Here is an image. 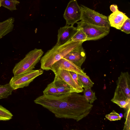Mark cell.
I'll return each instance as SVG.
<instances>
[{
    "label": "cell",
    "instance_id": "cell-1",
    "mask_svg": "<svg viewBox=\"0 0 130 130\" xmlns=\"http://www.w3.org/2000/svg\"><path fill=\"white\" fill-rule=\"evenodd\" d=\"M34 102L48 110L57 118L73 119L77 121L87 116L93 107L83 95L75 92L58 96L43 95Z\"/></svg>",
    "mask_w": 130,
    "mask_h": 130
},
{
    "label": "cell",
    "instance_id": "cell-2",
    "mask_svg": "<svg viewBox=\"0 0 130 130\" xmlns=\"http://www.w3.org/2000/svg\"><path fill=\"white\" fill-rule=\"evenodd\" d=\"M82 42L70 41L60 46L55 45L48 51L40 60L41 68L43 70H51L52 65L55 62L63 58L70 52L79 45Z\"/></svg>",
    "mask_w": 130,
    "mask_h": 130
},
{
    "label": "cell",
    "instance_id": "cell-3",
    "mask_svg": "<svg viewBox=\"0 0 130 130\" xmlns=\"http://www.w3.org/2000/svg\"><path fill=\"white\" fill-rule=\"evenodd\" d=\"M117 84L111 101L121 108H126L130 104V77L128 72L121 73Z\"/></svg>",
    "mask_w": 130,
    "mask_h": 130
},
{
    "label": "cell",
    "instance_id": "cell-4",
    "mask_svg": "<svg viewBox=\"0 0 130 130\" xmlns=\"http://www.w3.org/2000/svg\"><path fill=\"white\" fill-rule=\"evenodd\" d=\"M42 49L35 48L28 53L25 57L16 64L13 70L14 76L31 72L40 60L43 54Z\"/></svg>",
    "mask_w": 130,
    "mask_h": 130
},
{
    "label": "cell",
    "instance_id": "cell-5",
    "mask_svg": "<svg viewBox=\"0 0 130 130\" xmlns=\"http://www.w3.org/2000/svg\"><path fill=\"white\" fill-rule=\"evenodd\" d=\"M81 21L92 25L110 28L108 17L102 14L81 5Z\"/></svg>",
    "mask_w": 130,
    "mask_h": 130
},
{
    "label": "cell",
    "instance_id": "cell-6",
    "mask_svg": "<svg viewBox=\"0 0 130 130\" xmlns=\"http://www.w3.org/2000/svg\"><path fill=\"white\" fill-rule=\"evenodd\" d=\"M77 28L81 29L87 36V41L100 39L108 35L110 28L97 26L81 21L76 23Z\"/></svg>",
    "mask_w": 130,
    "mask_h": 130
},
{
    "label": "cell",
    "instance_id": "cell-7",
    "mask_svg": "<svg viewBox=\"0 0 130 130\" xmlns=\"http://www.w3.org/2000/svg\"><path fill=\"white\" fill-rule=\"evenodd\" d=\"M41 69L33 70L28 73L13 77L9 83L13 90L27 87L37 77L43 73Z\"/></svg>",
    "mask_w": 130,
    "mask_h": 130
},
{
    "label": "cell",
    "instance_id": "cell-8",
    "mask_svg": "<svg viewBox=\"0 0 130 130\" xmlns=\"http://www.w3.org/2000/svg\"><path fill=\"white\" fill-rule=\"evenodd\" d=\"M82 10L77 1L72 0L68 3L63 14L66 21V25L73 26L77 22L81 20Z\"/></svg>",
    "mask_w": 130,
    "mask_h": 130
},
{
    "label": "cell",
    "instance_id": "cell-9",
    "mask_svg": "<svg viewBox=\"0 0 130 130\" xmlns=\"http://www.w3.org/2000/svg\"><path fill=\"white\" fill-rule=\"evenodd\" d=\"M59 70H66L83 75H86L81 68L64 58L55 63L51 67V70L54 73Z\"/></svg>",
    "mask_w": 130,
    "mask_h": 130
},
{
    "label": "cell",
    "instance_id": "cell-10",
    "mask_svg": "<svg viewBox=\"0 0 130 130\" xmlns=\"http://www.w3.org/2000/svg\"><path fill=\"white\" fill-rule=\"evenodd\" d=\"M63 58L81 68L86 58V54L82 44L74 48Z\"/></svg>",
    "mask_w": 130,
    "mask_h": 130
},
{
    "label": "cell",
    "instance_id": "cell-11",
    "mask_svg": "<svg viewBox=\"0 0 130 130\" xmlns=\"http://www.w3.org/2000/svg\"><path fill=\"white\" fill-rule=\"evenodd\" d=\"M77 30V28L73 26L66 25L60 27L58 30L57 40L55 45H62L71 40Z\"/></svg>",
    "mask_w": 130,
    "mask_h": 130
},
{
    "label": "cell",
    "instance_id": "cell-12",
    "mask_svg": "<svg viewBox=\"0 0 130 130\" xmlns=\"http://www.w3.org/2000/svg\"><path fill=\"white\" fill-rule=\"evenodd\" d=\"M55 77L61 80L68 85L71 89V92L78 93L76 85L70 71L66 70H59L54 73Z\"/></svg>",
    "mask_w": 130,
    "mask_h": 130
},
{
    "label": "cell",
    "instance_id": "cell-13",
    "mask_svg": "<svg viewBox=\"0 0 130 130\" xmlns=\"http://www.w3.org/2000/svg\"><path fill=\"white\" fill-rule=\"evenodd\" d=\"M128 18L125 14L118 10L111 14L108 16V20L110 26L120 29Z\"/></svg>",
    "mask_w": 130,
    "mask_h": 130
},
{
    "label": "cell",
    "instance_id": "cell-14",
    "mask_svg": "<svg viewBox=\"0 0 130 130\" xmlns=\"http://www.w3.org/2000/svg\"><path fill=\"white\" fill-rule=\"evenodd\" d=\"M14 21V18L11 17L0 22V39L12 31Z\"/></svg>",
    "mask_w": 130,
    "mask_h": 130
},
{
    "label": "cell",
    "instance_id": "cell-15",
    "mask_svg": "<svg viewBox=\"0 0 130 130\" xmlns=\"http://www.w3.org/2000/svg\"><path fill=\"white\" fill-rule=\"evenodd\" d=\"M53 82L60 95L71 93L70 86L63 80L55 77Z\"/></svg>",
    "mask_w": 130,
    "mask_h": 130
},
{
    "label": "cell",
    "instance_id": "cell-16",
    "mask_svg": "<svg viewBox=\"0 0 130 130\" xmlns=\"http://www.w3.org/2000/svg\"><path fill=\"white\" fill-rule=\"evenodd\" d=\"M13 90L9 83L4 85H0V99L7 98Z\"/></svg>",
    "mask_w": 130,
    "mask_h": 130
},
{
    "label": "cell",
    "instance_id": "cell-17",
    "mask_svg": "<svg viewBox=\"0 0 130 130\" xmlns=\"http://www.w3.org/2000/svg\"><path fill=\"white\" fill-rule=\"evenodd\" d=\"M19 1L16 0H1V6L12 11L17 9L16 6L20 3Z\"/></svg>",
    "mask_w": 130,
    "mask_h": 130
},
{
    "label": "cell",
    "instance_id": "cell-18",
    "mask_svg": "<svg viewBox=\"0 0 130 130\" xmlns=\"http://www.w3.org/2000/svg\"><path fill=\"white\" fill-rule=\"evenodd\" d=\"M77 32L72 38L71 40L75 42H84L87 41V36L86 34L80 28H77Z\"/></svg>",
    "mask_w": 130,
    "mask_h": 130
},
{
    "label": "cell",
    "instance_id": "cell-19",
    "mask_svg": "<svg viewBox=\"0 0 130 130\" xmlns=\"http://www.w3.org/2000/svg\"><path fill=\"white\" fill-rule=\"evenodd\" d=\"M43 95H48L55 96L60 95L56 88L53 81L48 84L43 91Z\"/></svg>",
    "mask_w": 130,
    "mask_h": 130
},
{
    "label": "cell",
    "instance_id": "cell-20",
    "mask_svg": "<svg viewBox=\"0 0 130 130\" xmlns=\"http://www.w3.org/2000/svg\"><path fill=\"white\" fill-rule=\"evenodd\" d=\"M91 88L88 87L85 88L83 95L87 101L91 104L97 99L95 93L91 90Z\"/></svg>",
    "mask_w": 130,
    "mask_h": 130
},
{
    "label": "cell",
    "instance_id": "cell-21",
    "mask_svg": "<svg viewBox=\"0 0 130 130\" xmlns=\"http://www.w3.org/2000/svg\"><path fill=\"white\" fill-rule=\"evenodd\" d=\"M13 116V115L9 110L0 105V121L9 120Z\"/></svg>",
    "mask_w": 130,
    "mask_h": 130
},
{
    "label": "cell",
    "instance_id": "cell-22",
    "mask_svg": "<svg viewBox=\"0 0 130 130\" xmlns=\"http://www.w3.org/2000/svg\"><path fill=\"white\" fill-rule=\"evenodd\" d=\"M77 74L82 84L83 88L84 89L88 87L91 88L93 86L94 83L88 76L80 74Z\"/></svg>",
    "mask_w": 130,
    "mask_h": 130
},
{
    "label": "cell",
    "instance_id": "cell-23",
    "mask_svg": "<svg viewBox=\"0 0 130 130\" xmlns=\"http://www.w3.org/2000/svg\"><path fill=\"white\" fill-rule=\"evenodd\" d=\"M70 72L76 85L78 93L82 92L84 90L83 86L77 74L72 72L70 71Z\"/></svg>",
    "mask_w": 130,
    "mask_h": 130
},
{
    "label": "cell",
    "instance_id": "cell-24",
    "mask_svg": "<svg viewBox=\"0 0 130 130\" xmlns=\"http://www.w3.org/2000/svg\"><path fill=\"white\" fill-rule=\"evenodd\" d=\"M106 118L110 121H115L120 120L121 117L118 113L114 110L105 116Z\"/></svg>",
    "mask_w": 130,
    "mask_h": 130
},
{
    "label": "cell",
    "instance_id": "cell-25",
    "mask_svg": "<svg viewBox=\"0 0 130 130\" xmlns=\"http://www.w3.org/2000/svg\"><path fill=\"white\" fill-rule=\"evenodd\" d=\"M127 34L130 33V19L128 18L125 21L120 29Z\"/></svg>",
    "mask_w": 130,
    "mask_h": 130
},
{
    "label": "cell",
    "instance_id": "cell-26",
    "mask_svg": "<svg viewBox=\"0 0 130 130\" xmlns=\"http://www.w3.org/2000/svg\"><path fill=\"white\" fill-rule=\"evenodd\" d=\"M128 107L126 112L124 114L126 121L123 130H130V105Z\"/></svg>",
    "mask_w": 130,
    "mask_h": 130
},
{
    "label": "cell",
    "instance_id": "cell-27",
    "mask_svg": "<svg viewBox=\"0 0 130 130\" xmlns=\"http://www.w3.org/2000/svg\"><path fill=\"white\" fill-rule=\"evenodd\" d=\"M110 9L112 13L114 12L118 11V7L117 5H112L110 6Z\"/></svg>",
    "mask_w": 130,
    "mask_h": 130
},
{
    "label": "cell",
    "instance_id": "cell-28",
    "mask_svg": "<svg viewBox=\"0 0 130 130\" xmlns=\"http://www.w3.org/2000/svg\"><path fill=\"white\" fill-rule=\"evenodd\" d=\"M1 0H0V7L1 6Z\"/></svg>",
    "mask_w": 130,
    "mask_h": 130
},
{
    "label": "cell",
    "instance_id": "cell-29",
    "mask_svg": "<svg viewBox=\"0 0 130 130\" xmlns=\"http://www.w3.org/2000/svg\"><path fill=\"white\" fill-rule=\"evenodd\" d=\"M74 130L72 129V130Z\"/></svg>",
    "mask_w": 130,
    "mask_h": 130
}]
</instances>
